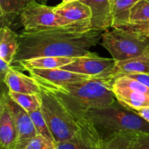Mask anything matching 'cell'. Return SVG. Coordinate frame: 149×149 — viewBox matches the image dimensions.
<instances>
[{
	"label": "cell",
	"mask_w": 149,
	"mask_h": 149,
	"mask_svg": "<svg viewBox=\"0 0 149 149\" xmlns=\"http://www.w3.org/2000/svg\"><path fill=\"white\" fill-rule=\"evenodd\" d=\"M133 135L130 133L118 134L101 140L98 149H129L130 142Z\"/></svg>",
	"instance_id": "603a6c76"
},
{
	"label": "cell",
	"mask_w": 149,
	"mask_h": 149,
	"mask_svg": "<svg viewBox=\"0 0 149 149\" xmlns=\"http://www.w3.org/2000/svg\"><path fill=\"white\" fill-rule=\"evenodd\" d=\"M149 22V0H140L132 8L128 26Z\"/></svg>",
	"instance_id": "7402d4cb"
},
{
	"label": "cell",
	"mask_w": 149,
	"mask_h": 149,
	"mask_svg": "<svg viewBox=\"0 0 149 149\" xmlns=\"http://www.w3.org/2000/svg\"><path fill=\"white\" fill-rule=\"evenodd\" d=\"M37 1H39V3H41V4H45L47 1V0H37Z\"/></svg>",
	"instance_id": "1f68e13d"
},
{
	"label": "cell",
	"mask_w": 149,
	"mask_h": 149,
	"mask_svg": "<svg viewBox=\"0 0 149 149\" xmlns=\"http://www.w3.org/2000/svg\"><path fill=\"white\" fill-rule=\"evenodd\" d=\"M135 111H136L140 116H142L144 119L149 122V108H143Z\"/></svg>",
	"instance_id": "f546056e"
},
{
	"label": "cell",
	"mask_w": 149,
	"mask_h": 149,
	"mask_svg": "<svg viewBox=\"0 0 149 149\" xmlns=\"http://www.w3.org/2000/svg\"><path fill=\"white\" fill-rule=\"evenodd\" d=\"M100 138L97 132L81 129L71 139L55 143L56 149H98Z\"/></svg>",
	"instance_id": "2e32d148"
},
{
	"label": "cell",
	"mask_w": 149,
	"mask_h": 149,
	"mask_svg": "<svg viewBox=\"0 0 149 149\" xmlns=\"http://www.w3.org/2000/svg\"><path fill=\"white\" fill-rule=\"evenodd\" d=\"M89 6L92 12V28L106 31L112 26L111 4L113 0H80Z\"/></svg>",
	"instance_id": "7c38bea8"
},
{
	"label": "cell",
	"mask_w": 149,
	"mask_h": 149,
	"mask_svg": "<svg viewBox=\"0 0 149 149\" xmlns=\"http://www.w3.org/2000/svg\"><path fill=\"white\" fill-rule=\"evenodd\" d=\"M8 95L12 100L17 103L19 106L27 111L28 112L33 111L41 109V97L39 95L25 94L8 90Z\"/></svg>",
	"instance_id": "44dd1931"
},
{
	"label": "cell",
	"mask_w": 149,
	"mask_h": 149,
	"mask_svg": "<svg viewBox=\"0 0 149 149\" xmlns=\"http://www.w3.org/2000/svg\"><path fill=\"white\" fill-rule=\"evenodd\" d=\"M103 31L92 28L90 20L18 33L19 47L11 64L38 57L79 58L92 53L90 48L102 38Z\"/></svg>",
	"instance_id": "6da1fadb"
},
{
	"label": "cell",
	"mask_w": 149,
	"mask_h": 149,
	"mask_svg": "<svg viewBox=\"0 0 149 149\" xmlns=\"http://www.w3.org/2000/svg\"><path fill=\"white\" fill-rule=\"evenodd\" d=\"M136 74H149V51L138 56L116 62L109 81L112 84L118 77Z\"/></svg>",
	"instance_id": "30bf717a"
},
{
	"label": "cell",
	"mask_w": 149,
	"mask_h": 149,
	"mask_svg": "<svg viewBox=\"0 0 149 149\" xmlns=\"http://www.w3.org/2000/svg\"><path fill=\"white\" fill-rule=\"evenodd\" d=\"M56 96L81 129L95 132L85 113L92 108L108 106L116 100L110 83L91 79L63 85L39 84Z\"/></svg>",
	"instance_id": "7a4b0ae2"
},
{
	"label": "cell",
	"mask_w": 149,
	"mask_h": 149,
	"mask_svg": "<svg viewBox=\"0 0 149 149\" xmlns=\"http://www.w3.org/2000/svg\"><path fill=\"white\" fill-rule=\"evenodd\" d=\"M13 68H14V66H13L12 64L8 63L4 60L0 59V75H1V82H4L6 75L8 73V71Z\"/></svg>",
	"instance_id": "83f0119b"
},
{
	"label": "cell",
	"mask_w": 149,
	"mask_h": 149,
	"mask_svg": "<svg viewBox=\"0 0 149 149\" xmlns=\"http://www.w3.org/2000/svg\"><path fill=\"white\" fill-rule=\"evenodd\" d=\"M126 77H130V78L136 79L140 82L143 83L149 88V74H130L127 75Z\"/></svg>",
	"instance_id": "f1b7e54d"
},
{
	"label": "cell",
	"mask_w": 149,
	"mask_h": 149,
	"mask_svg": "<svg viewBox=\"0 0 149 149\" xmlns=\"http://www.w3.org/2000/svg\"><path fill=\"white\" fill-rule=\"evenodd\" d=\"M55 14L63 19L67 25L90 20L92 12L90 7L81 1L61 3L54 7Z\"/></svg>",
	"instance_id": "4fadbf2b"
},
{
	"label": "cell",
	"mask_w": 149,
	"mask_h": 149,
	"mask_svg": "<svg viewBox=\"0 0 149 149\" xmlns=\"http://www.w3.org/2000/svg\"><path fill=\"white\" fill-rule=\"evenodd\" d=\"M85 116L100 141L122 133H149V122L117 100L108 106L92 108Z\"/></svg>",
	"instance_id": "3957f363"
},
{
	"label": "cell",
	"mask_w": 149,
	"mask_h": 149,
	"mask_svg": "<svg viewBox=\"0 0 149 149\" xmlns=\"http://www.w3.org/2000/svg\"><path fill=\"white\" fill-rule=\"evenodd\" d=\"M17 133L4 97L1 95L0 100V145L1 149H15Z\"/></svg>",
	"instance_id": "8fae6325"
},
{
	"label": "cell",
	"mask_w": 149,
	"mask_h": 149,
	"mask_svg": "<svg viewBox=\"0 0 149 149\" xmlns=\"http://www.w3.org/2000/svg\"><path fill=\"white\" fill-rule=\"evenodd\" d=\"M6 103L14 121L17 133V143L15 149H24L31 140L36 135V130L29 112L12 100L8 91L2 92Z\"/></svg>",
	"instance_id": "ba28073f"
},
{
	"label": "cell",
	"mask_w": 149,
	"mask_h": 149,
	"mask_svg": "<svg viewBox=\"0 0 149 149\" xmlns=\"http://www.w3.org/2000/svg\"><path fill=\"white\" fill-rule=\"evenodd\" d=\"M140 0H113L111 4V28H125L130 24L132 7Z\"/></svg>",
	"instance_id": "d6986e66"
},
{
	"label": "cell",
	"mask_w": 149,
	"mask_h": 149,
	"mask_svg": "<svg viewBox=\"0 0 149 149\" xmlns=\"http://www.w3.org/2000/svg\"><path fill=\"white\" fill-rule=\"evenodd\" d=\"M102 45L116 62L138 56L149 51V39L142 33L123 28H112L102 35Z\"/></svg>",
	"instance_id": "5b68a950"
},
{
	"label": "cell",
	"mask_w": 149,
	"mask_h": 149,
	"mask_svg": "<svg viewBox=\"0 0 149 149\" xmlns=\"http://www.w3.org/2000/svg\"><path fill=\"white\" fill-rule=\"evenodd\" d=\"M75 59L76 58L68 57L44 56L23 60L17 64L20 68L26 71L29 69H52L61 68L72 63Z\"/></svg>",
	"instance_id": "e0dca14e"
},
{
	"label": "cell",
	"mask_w": 149,
	"mask_h": 149,
	"mask_svg": "<svg viewBox=\"0 0 149 149\" xmlns=\"http://www.w3.org/2000/svg\"><path fill=\"white\" fill-rule=\"evenodd\" d=\"M29 113L31 118L33 125H34L36 135H42V136L45 137L49 141L55 143L53 137H52L50 130L47 126V124L46 121L44 118L41 109L36 111H29Z\"/></svg>",
	"instance_id": "cb8c5ba5"
},
{
	"label": "cell",
	"mask_w": 149,
	"mask_h": 149,
	"mask_svg": "<svg viewBox=\"0 0 149 149\" xmlns=\"http://www.w3.org/2000/svg\"><path fill=\"white\" fill-rule=\"evenodd\" d=\"M40 87L41 111L55 143L74 138L81 128L56 96L44 87Z\"/></svg>",
	"instance_id": "277c9868"
},
{
	"label": "cell",
	"mask_w": 149,
	"mask_h": 149,
	"mask_svg": "<svg viewBox=\"0 0 149 149\" xmlns=\"http://www.w3.org/2000/svg\"><path fill=\"white\" fill-rule=\"evenodd\" d=\"M24 149H56L55 143L40 135L32 138Z\"/></svg>",
	"instance_id": "d4e9b609"
},
{
	"label": "cell",
	"mask_w": 149,
	"mask_h": 149,
	"mask_svg": "<svg viewBox=\"0 0 149 149\" xmlns=\"http://www.w3.org/2000/svg\"><path fill=\"white\" fill-rule=\"evenodd\" d=\"M35 0H0L1 28L10 26L23 9Z\"/></svg>",
	"instance_id": "ffe728a7"
},
{
	"label": "cell",
	"mask_w": 149,
	"mask_h": 149,
	"mask_svg": "<svg viewBox=\"0 0 149 149\" xmlns=\"http://www.w3.org/2000/svg\"><path fill=\"white\" fill-rule=\"evenodd\" d=\"M80 1V0H63V3H68V2H72V1Z\"/></svg>",
	"instance_id": "4dcf8cb0"
},
{
	"label": "cell",
	"mask_w": 149,
	"mask_h": 149,
	"mask_svg": "<svg viewBox=\"0 0 149 149\" xmlns=\"http://www.w3.org/2000/svg\"><path fill=\"white\" fill-rule=\"evenodd\" d=\"M28 71L39 84L63 85L94 78L91 76L72 72L62 68L29 69Z\"/></svg>",
	"instance_id": "9c48e42d"
},
{
	"label": "cell",
	"mask_w": 149,
	"mask_h": 149,
	"mask_svg": "<svg viewBox=\"0 0 149 149\" xmlns=\"http://www.w3.org/2000/svg\"><path fill=\"white\" fill-rule=\"evenodd\" d=\"M115 63L116 61L113 58H101L92 52L90 55L76 58L72 63L60 68L101 79L110 83L111 74Z\"/></svg>",
	"instance_id": "52a82bcc"
},
{
	"label": "cell",
	"mask_w": 149,
	"mask_h": 149,
	"mask_svg": "<svg viewBox=\"0 0 149 149\" xmlns=\"http://www.w3.org/2000/svg\"><path fill=\"white\" fill-rule=\"evenodd\" d=\"M25 30H39L66 26V23L55 14L54 7L34 1L28 4L19 15Z\"/></svg>",
	"instance_id": "8992f818"
},
{
	"label": "cell",
	"mask_w": 149,
	"mask_h": 149,
	"mask_svg": "<svg viewBox=\"0 0 149 149\" xmlns=\"http://www.w3.org/2000/svg\"><path fill=\"white\" fill-rule=\"evenodd\" d=\"M129 149H149V133H136L132 135Z\"/></svg>",
	"instance_id": "484cf974"
},
{
	"label": "cell",
	"mask_w": 149,
	"mask_h": 149,
	"mask_svg": "<svg viewBox=\"0 0 149 149\" xmlns=\"http://www.w3.org/2000/svg\"><path fill=\"white\" fill-rule=\"evenodd\" d=\"M0 36V59L11 64L19 47V35L10 27L4 26L1 28Z\"/></svg>",
	"instance_id": "ac0fdd59"
},
{
	"label": "cell",
	"mask_w": 149,
	"mask_h": 149,
	"mask_svg": "<svg viewBox=\"0 0 149 149\" xmlns=\"http://www.w3.org/2000/svg\"><path fill=\"white\" fill-rule=\"evenodd\" d=\"M123 29H130V30L135 31L138 33H142V34H143L144 36H146L149 39V22L148 23L135 25V26H127V27L123 28Z\"/></svg>",
	"instance_id": "4316f807"
},
{
	"label": "cell",
	"mask_w": 149,
	"mask_h": 149,
	"mask_svg": "<svg viewBox=\"0 0 149 149\" xmlns=\"http://www.w3.org/2000/svg\"><path fill=\"white\" fill-rule=\"evenodd\" d=\"M112 90L116 100L134 111L149 108V96L129 87L112 84Z\"/></svg>",
	"instance_id": "9a60e30c"
},
{
	"label": "cell",
	"mask_w": 149,
	"mask_h": 149,
	"mask_svg": "<svg viewBox=\"0 0 149 149\" xmlns=\"http://www.w3.org/2000/svg\"><path fill=\"white\" fill-rule=\"evenodd\" d=\"M3 83L10 91L35 95H39L41 93L40 86L31 76L28 77L15 68L8 71Z\"/></svg>",
	"instance_id": "5bb4252c"
}]
</instances>
